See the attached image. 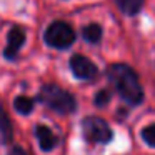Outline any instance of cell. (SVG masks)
Here are the masks:
<instances>
[{
    "mask_svg": "<svg viewBox=\"0 0 155 155\" xmlns=\"http://www.w3.org/2000/svg\"><path fill=\"white\" fill-rule=\"evenodd\" d=\"M107 78L115 88L120 98L132 107H137L143 102L145 92L140 84L137 72L127 64H112L107 67Z\"/></svg>",
    "mask_w": 155,
    "mask_h": 155,
    "instance_id": "obj_1",
    "label": "cell"
},
{
    "mask_svg": "<svg viewBox=\"0 0 155 155\" xmlns=\"http://www.w3.org/2000/svg\"><path fill=\"white\" fill-rule=\"evenodd\" d=\"M37 102L44 104L47 108L60 115H68L77 110V98L68 90L58 87L55 84H45L40 87L37 94Z\"/></svg>",
    "mask_w": 155,
    "mask_h": 155,
    "instance_id": "obj_2",
    "label": "cell"
},
{
    "mask_svg": "<svg viewBox=\"0 0 155 155\" xmlns=\"http://www.w3.org/2000/svg\"><path fill=\"white\" fill-rule=\"evenodd\" d=\"M75 34L74 27L65 20H55L48 24V27L44 32V42L52 48L57 50H67L75 44Z\"/></svg>",
    "mask_w": 155,
    "mask_h": 155,
    "instance_id": "obj_3",
    "label": "cell"
},
{
    "mask_svg": "<svg viewBox=\"0 0 155 155\" xmlns=\"http://www.w3.org/2000/svg\"><path fill=\"white\" fill-rule=\"evenodd\" d=\"M82 135L88 143L107 145L114 140V128L107 124V120L97 115H87L82 120Z\"/></svg>",
    "mask_w": 155,
    "mask_h": 155,
    "instance_id": "obj_4",
    "label": "cell"
},
{
    "mask_svg": "<svg viewBox=\"0 0 155 155\" xmlns=\"http://www.w3.org/2000/svg\"><path fill=\"white\" fill-rule=\"evenodd\" d=\"M68 67H70V72L77 80L82 82H90L94 80L98 75V68L94 62L88 57L82 54H74L68 60Z\"/></svg>",
    "mask_w": 155,
    "mask_h": 155,
    "instance_id": "obj_5",
    "label": "cell"
},
{
    "mask_svg": "<svg viewBox=\"0 0 155 155\" xmlns=\"http://www.w3.org/2000/svg\"><path fill=\"white\" fill-rule=\"evenodd\" d=\"M25 40H27V34H25L24 27L14 25L7 34V45H5V48H4V58L5 60H15V58L18 57V54H20Z\"/></svg>",
    "mask_w": 155,
    "mask_h": 155,
    "instance_id": "obj_6",
    "label": "cell"
},
{
    "mask_svg": "<svg viewBox=\"0 0 155 155\" xmlns=\"http://www.w3.org/2000/svg\"><path fill=\"white\" fill-rule=\"evenodd\" d=\"M34 135L38 142V147H40L42 152H52L58 143V137L54 134L50 127L44 124H37L34 127Z\"/></svg>",
    "mask_w": 155,
    "mask_h": 155,
    "instance_id": "obj_7",
    "label": "cell"
},
{
    "mask_svg": "<svg viewBox=\"0 0 155 155\" xmlns=\"http://www.w3.org/2000/svg\"><path fill=\"white\" fill-rule=\"evenodd\" d=\"M12 137H14V127H12V122H10V118H8V115L5 114L2 104H0V145L10 143Z\"/></svg>",
    "mask_w": 155,
    "mask_h": 155,
    "instance_id": "obj_8",
    "label": "cell"
},
{
    "mask_svg": "<svg viewBox=\"0 0 155 155\" xmlns=\"http://www.w3.org/2000/svg\"><path fill=\"white\" fill-rule=\"evenodd\" d=\"M102 35H104L102 25L100 24H95V22H92V24L85 25V27L82 28V37H84V40H87L88 44H92V45L100 44Z\"/></svg>",
    "mask_w": 155,
    "mask_h": 155,
    "instance_id": "obj_9",
    "label": "cell"
},
{
    "mask_svg": "<svg viewBox=\"0 0 155 155\" xmlns=\"http://www.w3.org/2000/svg\"><path fill=\"white\" fill-rule=\"evenodd\" d=\"M37 98H30L27 95H17L14 98V110L20 115H30L34 112Z\"/></svg>",
    "mask_w": 155,
    "mask_h": 155,
    "instance_id": "obj_10",
    "label": "cell"
},
{
    "mask_svg": "<svg viewBox=\"0 0 155 155\" xmlns=\"http://www.w3.org/2000/svg\"><path fill=\"white\" fill-rule=\"evenodd\" d=\"M143 2L145 0H117V5L122 14L128 15V17H134V15L140 14L142 7H143Z\"/></svg>",
    "mask_w": 155,
    "mask_h": 155,
    "instance_id": "obj_11",
    "label": "cell"
},
{
    "mask_svg": "<svg viewBox=\"0 0 155 155\" xmlns=\"http://www.w3.org/2000/svg\"><path fill=\"white\" fill-rule=\"evenodd\" d=\"M110 100H112V92L108 88H100L94 97V105L98 108H104L110 104Z\"/></svg>",
    "mask_w": 155,
    "mask_h": 155,
    "instance_id": "obj_12",
    "label": "cell"
},
{
    "mask_svg": "<svg viewBox=\"0 0 155 155\" xmlns=\"http://www.w3.org/2000/svg\"><path fill=\"white\" fill-rule=\"evenodd\" d=\"M140 137L150 148H155V122L150 125H145L140 130Z\"/></svg>",
    "mask_w": 155,
    "mask_h": 155,
    "instance_id": "obj_13",
    "label": "cell"
},
{
    "mask_svg": "<svg viewBox=\"0 0 155 155\" xmlns=\"http://www.w3.org/2000/svg\"><path fill=\"white\" fill-rule=\"evenodd\" d=\"M7 155H28V152L25 150L24 147H18V145H15V147H12L10 150L7 152Z\"/></svg>",
    "mask_w": 155,
    "mask_h": 155,
    "instance_id": "obj_14",
    "label": "cell"
}]
</instances>
